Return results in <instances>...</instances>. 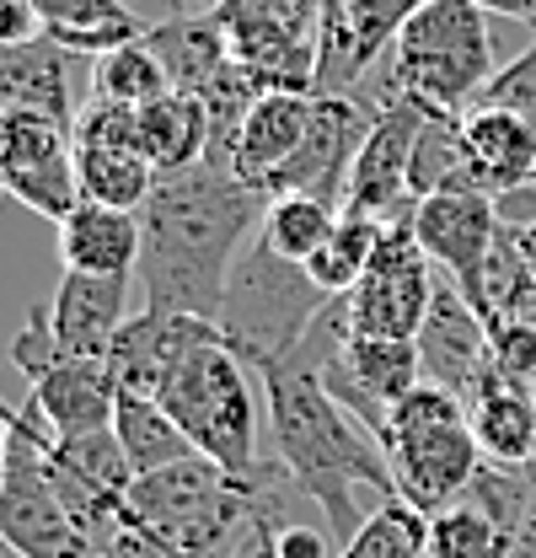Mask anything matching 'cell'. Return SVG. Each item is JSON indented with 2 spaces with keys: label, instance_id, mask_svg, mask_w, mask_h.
Returning a JSON list of instances; mask_svg holds the SVG:
<instances>
[{
  "label": "cell",
  "instance_id": "1",
  "mask_svg": "<svg viewBox=\"0 0 536 558\" xmlns=\"http://www.w3.org/2000/svg\"><path fill=\"white\" fill-rule=\"evenodd\" d=\"M264 215L268 194L247 189L215 161L156 178L139 209V269H134L145 284V306L220 328L226 279L242 247L258 236Z\"/></svg>",
  "mask_w": 536,
  "mask_h": 558
},
{
  "label": "cell",
  "instance_id": "2",
  "mask_svg": "<svg viewBox=\"0 0 536 558\" xmlns=\"http://www.w3.org/2000/svg\"><path fill=\"white\" fill-rule=\"evenodd\" d=\"M258 387H264L268 424H273L279 468L290 473V484L317 505V515H328V532H333L338 548H343L365 526L354 494L360 488H370L381 499L398 494L387 446L354 414L338 409L333 392L317 376V365L301 349L290 360L258 371Z\"/></svg>",
  "mask_w": 536,
  "mask_h": 558
},
{
  "label": "cell",
  "instance_id": "3",
  "mask_svg": "<svg viewBox=\"0 0 536 558\" xmlns=\"http://www.w3.org/2000/svg\"><path fill=\"white\" fill-rule=\"evenodd\" d=\"M258 376L231 354L220 328H204L183 349L156 392V403L178 418L204 462L231 473L236 484H258L268 468L258 457Z\"/></svg>",
  "mask_w": 536,
  "mask_h": 558
},
{
  "label": "cell",
  "instance_id": "4",
  "mask_svg": "<svg viewBox=\"0 0 536 558\" xmlns=\"http://www.w3.org/2000/svg\"><path fill=\"white\" fill-rule=\"evenodd\" d=\"M317 279L306 275V264H290L268 247L264 236H253L236 258V269L226 279V306H220V339L231 354L258 376L268 365L290 360L306 344V333L317 328V317L333 306Z\"/></svg>",
  "mask_w": 536,
  "mask_h": 558
},
{
  "label": "cell",
  "instance_id": "5",
  "mask_svg": "<svg viewBox=\"0 0 536 558\" xmlns=\"http://www.w3.org/2000/svg\"><path fill=\"white\" fill-rule=\"evenodd\" d=\"M494 81L488 11L472 0H424L392 44L387 92H402L435 113H472Z\"/></svg>",
  "mask_w": 536,
  "mask_h": 558
},
{
  "label": "cell",
  "instance_id": "6",
  "mask_svg": "<svg viewBox=\"0 0 536 558\" xmlns=\"http://www.w3.org/2000/svg\"><path fill=\"white\" fill-rule=\"evenodd\" d=\"M264 478L236 484L215 462L188 457V462H172L161 473H139L130 484V510L178 558H231L258 515Z\"/></svg>",
  "mask_w": 536,
  "mask_h": 558
},
{
  "label": "cell",
  "instance_id": "7",
  "mask_svg": "<svg viewBox=\"0 0 536 558\" xmlns=\"http://www.w3.org/2000/svg\"><path fill=\"white\" fill-rule=\"evenodd\" d=\"M381 446H387V462H392L398 499H407L424 515L451 510L472 488V478L483 473V451H477V435H472L467 403L451 387H435V381H418L392 409Z\"/></svg>",
  "mask_w": 536,
  "mask_h": 558
},
{
  "label": "cell",
  "instance_id": "8",
  "mask_svg": "<svg viewBox=\"0 0 536 558\" xmlns=\"http://www.w3.org/2000/svg\"><path fill=\"white\" fill-rule=\"evenodd\" d=\"M231 54L268 92H317L322 0H215Z\"/></svg>",
  "mask_w": 536,
  "mask_h": 558
},
{
  "label": "cell",
  "instance_id": "9",
  "mask_svg": "<svg viewBox=\"0 0 536 558\" xmlns=\"http://www.w3.org/2000/svg\"><path fill=\"white\" fill-rule=\"evenodd\" d=\"M429 301H435V264L413 236V215L387 220V236H381L370 269L343 295L349 333H360V339H418Z\"/></svg>",
  "mask_w": 536,
  "mask_h": 558
},
{
  "label": "cell",
  "instance_id": "10",
  "mask_svg": "<svg viewBox=\"0 0 536 558\" xmlns=\"http://www.w3.org/2000/svg\"><path fill=\"white\" fill-rule=\"evenodd\" d=\"M0 548H11L16 558H102L86 526L65 510L60 488L49 484L38 446L22 435L11 446V473L0 494Z\"/></svg>",
  "mask_w": 536,
  "mask_h": 558
},
{
  "label": "cell",
  "instance_id": "11",
  "mask_svg": "<svg viewBox=\"0 0 536 558\" xmlns=\"http://www.w3.org/2000/svg\"><path fill=\"white\" fill-rule=\"evenodd\" d=\"M499 231H504V215H499V199L488 194H435L413 209L418 247L477 312L488 301V264H494Z\"/></svg>",
  "mask_w": 536,
  "mask_h": 558
},
{
  "label": "cell",
  "instance_id": "12",
  "mask_svg": "<svg viewBox=\"0 0 536 558\" xmlns=\"http://www.w3.org/2000/svg\"><path fill=\"white\" fill-rule=\"evenodd\" d=\"M418 130H424V102L381 86L376 92V119H370V135L360 145L343 209H365L376 220H407L418 209V199L407 194V161H413Z\"/></svg>",
  "mask_w": 536,
  "mask_h": 558
},
{
  "label": "cell",
  "instance_id": "13",
  "mask_svg": "<svg viewBox=\"0 0 536 558\" xmlns=\"http://www.w3.org/2000/svg\"><path fill=\"white\" fill-rule=\"evenodd\" d=\"M370 119H376V102L360 108V97H322L317 92V113H312V130L301 140V150L284 161V172L273 178L268 199L279 194H312V199H328V205H349V178H354V161H360V145L370 135Z\"/></svg>",
  "mask_w": 536,
  "mask_h": 558
},
{
  "label": "cell",
  "instance_id": "14",
  "mask_svg": "<svg viewBox=\"0 0 536 558\" xmlns=\"http://www.w3.org/2000/svg\"><path fill=\"white\" fill-rule=\"evenodd\" d=\"M424 0H322V54L317 92L354 97L360 75H370L381 54H392L398 33Z\"/></svg>",
  "mask_w": 536,
  "mask_h": 558
},
{
  "label": "cell",
  "instance_id": "15",
  "mask_svg": "<svg viewBox=\"0 0 536 558\" xmlns=\"http://www.w3.org/2000/svg\"><path fill=\"white\" fill-rule=\"evenodd\" d=\"M413 344L424 354V381L451 387L462 403H472L477 387L488 381V323H483V312L440 269H435L429 317H424V328H418Z\"/></svg>",
  "mask_w": 536,
  "mask_h": 558
},
{
  "label": "cell",
  "instance_id": "16",
  "mask_svg": "<svg viewBox=\"0 0 536 558\" xmlns=\"http://www.w3.org/2000/svg\"><path fill=\"white\" fill-rule=\"evenodd\" d=\"M27 414L38 418L54 440H81V435L113 429V414H119V381L108 376V360L60 354L54 365H44V371L33 376Z\"/></svg>",
  "mask_w": 536,
  "mask_h": 558
},
{
  "label": "cell",
  "instance_id": "17",
  "mask_svg": "<svg viewBox=\"0 0 536 558\" xmlns=\"http://www.w3.org/2000/svg\"><path fill=\"white\" fill-rule=\"evenodd\" d=\"M130 323V275H70L49 301V328L60 354L108 360L119 328Z\"/></svg>",
  "mask_w": 536,
  "mask_h": 558
},
{
  "label": "cell",
  "instance_id": "18",
  "mask_svg": "<svg viewBox=\"0 0 536 558\" xmlns=\"http://www.w3.org/2000/svg\"><path fill=\"white\" fill-rule=\"evenodd\" d=\"M75 60L49 38H27L0 49V113H38L60 130H75Z\"/></svg>",
  "mask_w": 536,
  "mask_h": 558
},
{
  "label": "cell",
  "instance_id": "19",
  "mask_svg": "<svg viewBox=\"0 0 536 558\" xmlns=\"http://www.w3.org/2000/svg\"><path fill=\"white\" fill-rule=\"evenodd\" d=\"M312 113H317V92H264L258 108L247 113L236 145H231V178L268 194L273 178L284 172V161L301 150Z\"/></svg>",
  "mask_w": 536,
  "mask_h": 558
},
{
  "label": "cell",
  "instance_id": "20",
  "mask_svg": "<svg viewBox=\"0 0 536 558\" xmlns=\"http://www.w3.org/2000/svg\"><path fill=\"white\" fill-rule=\"evenodd\" d=\"M204 328L215 323H199V317H178V312H139L119 328V339L108 349V376L119 381L124 398H156L172 360L199 339Z\"/></svg>",
  "mask_w": 536,
  "mask_h": 558
},
{
  "label": "cell",
  "instance_id": "21",
  "mask_svg": "<svg viewBox=\"0 0 536 558\" xmlns=\"http://www.w3.org/2000/svg\"><path fill=\"white\" fill-rule=\"evenodd\" d=\"M145 49L161 60L172 92H194V97H204L209 81L236 60L231 54V38H226V27L215 16V5L209 11H178V16L145 27Z\"/></svg>",
  "mask_w": 536,
  "mask_h": 558
},
{
  "label": "cell",
  "instance_id": "22",
  "mask_svg": "<svg viewBox=\"0 0 536 558\" xmlns=\"http://www.w3.org/2000/svg\"><path fill=\"white\" fill-rule=\"evenodd\" d=\"M467 145L477 167V189L488 199H510L532 189L536 178V124H526L510 108H472L467 113Z\"/></svg>",
  "mask_w": 536,
  "mask_h": 558
},
{
  "label": "cell",
  "instance_id": "23",
  "mask_svg": "<svg viewBox=\"0 0 536 558\" xmlns=\"http://www.w3.org/2000/svg\"><path fill=\"white\" fill-rule=\"evenodd\" d=\"M60 264L70 275H130L139 269V215L134 209L108 205H81L70 209L60 226Z\"/></svg>",
  "mask_w": 536,
  "mask_h": 558
},
{
  "label": "cell",
  "instance_id": "24",
  "mask_svg": "<svg viewBox=\"0 0 536 558\" xmlns=\"http://www.w3.org/2000/svg\"><path fill=\"white\" fill-rule=\"evenodd\" d=\"M38 16V33L70 54H113L124 44L145 38V22L130 11V0H27Z\"/></svg>",
  "mask_w": 536,
  "mask_h": 558
},
{
  "label": "cell",
  "instance_id": "25",
  "mask_svg": "<svg viewBox=\"0 0 536 558\" xmlns=\"http://www.w3.org/2000/svg\"><path fill=\"white\" fill-rule=\"evenodd\" d=\"M472 435H477V451L483 462H499V468H532L536 451V398L532 387H510L488 371V381L477 387V398L467 403Z\"/></svg>",
  "mask_w": 536,
  "mask_h": 558
},
{
  "label": "cell",
  "instance_id": "26",
  "mask_svg": "<svg viewBox=\"0 0 536 558\" xmlns=\"http://www.w3.org/2000/svg\"><path fill=\"white\" fill-rule=\"evenodd\" d=\"M407 194L413 199L483 194L477 189V167H472V145H467V113L424 108V130L413 140V161H407Z\"/></svg>",
  "mask_w": 536,
  "mask_h": 558
},
{
  "label": "cell",
  "instance_id": "27",
  "mask_svg": "<svg viewBox=\"0 0 536 558\" xmlns=\"http://www.w3.org/2000/svg\"><path fill=\"white\" fill-rule=\"evenodd\" d=\"M139 150L161 178L199 167L209 156V108L194 92H161L156 102L139 108Z\"/></svg>",
  "mask_w": 536,
  "mask_h": 558
},
{
  "label": "cell",
  "instance_id": "28",
  "mask_svg": "<svg viewBox=\"0 0 536 558\" xmlns=\"http://www.w3.org/2000/svg\"><path fill=\"white\" fill-rule=\"evenodd\" d=\"M75 145V140H70ZM75 178H81V199L108 209H145L150 189H156V167L139 145H119V140H97V145H75Z\"/></svg>",
  "mask_w": 536,
  "mask_h": 558
},
{
  "label": "cell",
  "instance_id": "29",
  "mask_svg": "<svg viewBox=\"0 0 536 558\" xmlns=\"http://www.w3.org/2000/svg\"><path fill=\"white\" fill-rule=\"evenodd\" d=\"M113 435H119V446H124V457H130L134 478H139V473H161V468H172V462L199 457V451H194V440L178 429V418L167 414L156 398H124V392H119Z\"/></svg>",
  "mask_w": 536,
  "mask_h": 558
},
{
  "label": "cell",
  "instance_id": "30",
  "mask_svg": "<svg viewBox=\"0 0 536 558\" xmlns=\"http://www.w3.org/2000/svg\"><path fill=\"white\" fill-rule=\"evenodd\" d=\"M381 236H387V220H376V215H365V209H343L333 236H328V242L317 247V258L306 264V275L317 279L328 295H349V290L360 284V275L370 269Z\"/></svg>",
  "mask_w": 536,
  "mask_h": 558
},
{
  "label": "cell",
  "instance_id": "31",
  "mask_svg": "<svg viewBox=\"0 0 536 558\" xmlns=\"http://www.w3.org/2000/svg\"><path fill=\"white\" fill-rule=\"evenodd\" d=\"M338 215H343V209L328 205V199H312V194H279V199H268V215H264V226H258V236H264L279 258H290V264H312L317 247L333 236Z\"/></svg>",
  "mask_w": 536,
  "mask_h": 558
},
{
  "label": "cell",
  "instance_id": "32",
  "mask_svg": "<svg viewBox=\"0 0 536 558\" xmlns=\"http://www.w3.org/2000/svg\"><path fill=\"white\" fill-rule=\"evenodd\" d=\"M338 558H429V515L407 499H381Z\"/></svg>",
  "mask_w": 536,
  "mask_h": 558
},
{
  "label": "cell",
  "instance_id": "33",
  "mask_svg": "<svg viewBox=\"0 0 536 558\" xmlns=\"http://www.w3.org/2000/svg\"><path fill=\"white\" fill-rule=\"evenodd\" d=\"M429 558H515V537L477 505L456 499L451 510L429 515Z\"/></svg>",
  "mask_w": 536,
  "mask_h": 558
},
{
  "label": "cell",
  "instance_id": "34",
  "mask_svg": "<svg viewBox=\"0 0 536 558\" xmlns=\"http://www.w3.org/2000/svg\"><path fill=\"white\" fill-rule=\"evenodd\" d=\"M5 194H11L16 205H27L33 215H44V220L65 226L70 209L81 205L75 145H70V150H60V156H49V161H33V167H16V172H5Z\"/></svg>",
  "mask_w": 536,
  "mask_h": 558
},
{
  "label": "cell",
  "instance_id": "35",
  "mask_svg": "<svg viewBox=\"0 0 536 558\" xmlns=\"http://www.w3.org/2000/svg\"><path fill=\"white\" fill-rule=\"evenodd\" d=\"M161 92H172V81H167L161 60L145 49V38L113 49V54H102V60L92 65V97H108V102H124V108H145V102H156Z\"/></svg>",
  "mask_w": 536,
  "mask_h": 558
},
{
  "label": "cell",
  "instance_id": "36",
  "mask_svg": "<svg viewBox=\"0 0 536 558\" xmlns=\"http://www.w3.org/2000/svg\"><path fill=\"white\" fill-rule=\"evenodd\" d=\"M488 371L510 387H536V328L488 323Z\"/></svg>",
  "mask_w": 536,
  "mask_h": 558
},
{
  "label": "cell",
  "instance_id": "37",
  "mask_svg": "<svg viewBox=\"0 0 536 558\" xmlns=\"http://www.w3.org/2000/svg\"><path fill=\"white\" fill-rule=\"evenodd\" d=\"M477 108H510L526 124H536V44L526 54H515L504 70H494V81L483 86Z\"/></svg>",
  "mask_w": 536,
  "mask_h": 558
},
{
  "label": "cell",
  "instance_id": "38",
  "mask_svg": "<svg viewBox=\"0 0 536 558\" xmlns=\"http://www.w3.org/2000/svg\"><path fill=\"white\" fill-rule=\"evenodd\" d=\"M11 360H16V371L33 381L44 365H54L60 360V344H54V328H49V306H33L27 312V323H22V333L11 339Z\"/></svg>",
  "mask_w": 536,
  "mask_h": 558
},
{
  "label": "cell",
  "instance_id": "39",
  "mask_svg": "<svg viewBox=\"0 0 536 558\" xmlns=\"http://www.w3.org/2000/svg\"><path fill=\"white\" fill-rule=\"evenodd\" d=\"M27 38H44V33H38L33 5H27V0H0V49L27 44Z\"/></svg>",
  "mask_w": 536,
  "mask_h": 558
},
{
  "label": "cell",
  "instance_id": "40",
  "mask_svg": "<svg viewBox=\"0 0 536 558\" xmlns=\"http://www.w3.org/2000/svg\"><path fill=\"white\" fill-rule=\"evenodd\" d=\"M231 558H279V554H273V532H268V515H264V494H258V515H253V526H247L242 548H236Z\"/></svg>",
  "mask_w": 536,
  "mask_h": 558
},
{
  "label": "cell",
  "instance_id": "41",
  "mask_svg": "<svg viewBox=\"0 0 536 558\" xmlns=\"http://www.w3.org/2000/svg\"><path fill=\"white\" fill-rule=\"evenodd\" d=\"M504 242L526 258V269L536 275V220H504Z\"/></svg>",
  "mask_w": 536,
  "mask_h": 558
},
{
  "label": "cell",
  "instance_id": "42",
  "mask_svg": "<svg viewBox=\"0 0 536 558\" xmlns=\"http://www.w3.org/2000/svg\"><path fill=\"white\" fill-rule=\"evenodd\" d=\"M472 5H483L488 16H510V22H536V0H472Z\"/></svg>",
  "mask_w": 536,
  "mask_h": 558
},
{
  "label": "cell",
  "instance_id": "43",
  "mask_svg": "<svg viewBox=\"0 0 536 558\" xmlns=\"http://www.w3.org/2000/svg\"><path fill=\"white\" fill-rule=\"evenodd\" d=\"M515 558H536V499H532V515H526L521 537H515Z\"/></svg>",
  "mask_w": 536,
  "mask_h": 558
},
{
  "label": "cell",
  "instance_id": "44",
  "mask_svg": "<svg viewBox=\"0 0 536 558\" xmlns=\"http://www.w3.org/2000/svg\"><path fill=\"white\" fill-rule=\"evenodd\" d=\"M0 414H5V418H16V414H22V409H16V403H11V398L0 392Z\"/></svg>",
  "mask_w": 536,
  "mask_h": 558
},
{
  "label": "cell",
  "instance_id": "45",
  "mask_svg": "<svg viewBox=\"0 0 536 558\" xmlns=\"http://www.w3.org/2000/svg\"><path fill=\"white\" fill-rule=\"evenodd\" d=\"M0 199H5V178H0Z\"/></svg>",
  "mask_w": 536,
  "mask_h": 558
},
{
  "label": "cell",
  "instance_id": "46",
  "mask_svg": "<svg viewBox=\"0 0 536 558\" xmlns=\"http://www.w3.org/2000/svg\"><path fill=\"white\" fill-rule=\"evenodd\" d=\"M178 5H183V11H188V0H178Z\"/></svg>",
  "mask_w": 536,
  "mask_h": 558
},
{
  "label": "cell",
  "instance_id": "47",
  "mask_svg": "<svg viewBox=\"0 0 536 558\" xmlns=\"http://www.w3.org/2000/svg\"><path fill=\"white\" fill-rule=\"evenodd\" d=\"M532 468H536V451H532Z\"/></svg>",
  "mask_w": 536,
  "mask_h": 558
},
{
  "label": "cell",
  "instance_id": "48",
  "mask_svg": "<svg viewBox=\"0 0 536 558\" xmlns=\"http://www.w3.org/2000/svg\"><path fill=\"white\" fill-rule=\"evenodd\" d=\"M532 189H536V178H532Z\"/></svg>",
  "mask_w": 536,
  "mask_h": 558
},
{
  "label": "cell",
  "instance_id": "49",
  "mask_svg": "<svg viewBox=\"0 0 536 558\" xmlns=\"http://www.w3.org/2000/svg\"><path fill=\"white\" fill-rule=\"evenodd\" d=\"M532 33H536V22H532Z\"/></svg>",
  "mask_w": 536,
  "mask_h": 558
}]
</instances>
